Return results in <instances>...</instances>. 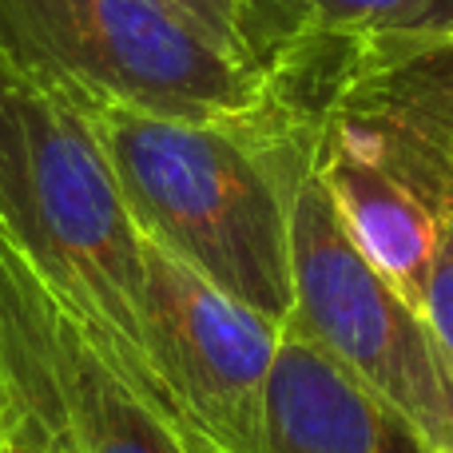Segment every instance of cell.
<instances>
[{
  "label": "cell",
  "instance_id": "cell-4",
  "mask_svg": "<svg viewBox=\"0 0 453 453\" xmlns=\"http://www.w3.org/2000/svg\"><path fill=\"white\" fill-rule=\"evenodd\" d=\"M295 306L287 330L311 338L346 374L406 414L453 453V354L410 303L354 247L319 172H306L290 215Z\"/></svg>",
  "mask_w": 453,
  "mask_h": 453
},
{
  "label": "cell",
  "instance_id": "cell-8",
  "mask_svg": "<svg viewBox=\"0 0 453 453\" xmlns=\"http://www.w3.org/2000/svg\"><path fill=\"white\" fill-rule=\"evenodd\" d=\"M311 143L314 172L334 199V211L354 247L410 303L422 306L434 263V239H438L430 203L378 159L362 156L346 143L319 140V135H311Z\"/></svg>",
  "mask_w": 453,
  "mask_h": 453
},
{
  "label": "cell",
  "instance_id": "cell-1",
  "mask_svg": "<svg viewBox=\"0 0 453 453\" xmlns=\"http://www.w3.org/2000/svg\"><path fill=\"white\" fill-rule=\"evenodd\" d=\"M92 127L135 231L226 298L287 326L290 215L314 143L282 111L266 124L175 119L132 104H72Z\"/></svg>",
  "mask_w": 453,
  "mask_h": 453
},
{
  "label": "cell",
  "instance_id": "cell-10",
  "mask_svg": "<svg viewBox=\"0 0 453 453\" xmlns=\"http://www.w3.org/2000/svg\"><path fill=\"white\" fill-rule=\"evenodd\" d=\"M434 263H430V282H426V298H422V314L430 319L434 334L441 338V346L453 354V151L446 159L441 183L434 191Z\"/></svg>",
  "mask_w": 453,
  "mask_h": 453
},
{
  "label": "cell",
  "instance_id": "cell-5",
  "mask_svg": "<svg viewBox=\"0 0 453 453\" xmlns=\"http://www.w3.org/2000/svg\"><path fill=\"white\" fill-rule=\"evenodd\" d=\"M140 255L151 358L180 410L188 453H271L266 390L282 326L143 234Z\"/></svg>",
  "mask_w": 453,
  "mask_h": 453
},
{
  "label": "cell",
  "instance_id": "cell-13",
  "mask_svg": "<svg viewBox=\"0 0 453 453\" xmlns=\"http://www.w3.org/2000/svg\"><path fill=\"white\" fill-rule=\"evenodd\" d=\"M0 434H4V418H0Z\"/></svg>",
  "mask_w": 453,
  "mask_h": 453
},
{
  "label": "cell",
  "instance_id": "cell-2",
  "mask_svg": "<svg viewBox=\"0 0 453 453\" xmlns=\"http://www.w3.org/2000/svg\"><path fill=\"white\" fill-rule=\"evenodd\" d=\"M0 231L100 362L183 446L143 311L140 231L76 108L0 60ZM188 453V446H183Z\"/></svg>",
  "mask_w": 453,
  "mask_h": 453
},
{
  "label": "cell",
  "instance_id": "cell-7",
  "mask_svg": "<svg viewBox=\"0 0 453 453\" xmlns=\"http://www.w3.org/2000/svg\"><path fill=\"white\" fill-rule=\"evenodd\" d=\"M266 446L271 453H446L322 346L287 326L266 390Z\"/></svg>",
  "mask_w": 453,
  "mask_h": 453
},
{
  "label": "cell",
  "instance_id": "cell-12",
  "mask_svg": "<svg viewBox=\"0 0 453 453\" xmlns=\"http://www.w3.org/2000/svg\"><path fill=\"white\" fill-rule=\"evenodd\" d=\"M0 453H72V449L40 438L36 430H4L0 434Z\"/></svg>",
  "mask_w": 453,
  "mask_h": 453
},
{
  "label": "cell",
  "instance_id": "cell-3",
  "mask_svg": "<svg viewBox=\"0 0 453 453\" xmlns=\"http://www.w3.org/2000/svg\"><path fill=\"white\" fill-rule=\"evenodd\" d=\"M0 60L68 104L266 124L258 76L167 0H0Z\"/></svg>",
  "mask_w": 453,
  "mask_h": 453
},
{
  "label": "cell",
  "instance_id": "cell-6",
  "mask_svg": "<svg viewBox=\"0 0 453 453\" xmlns=\"http://www.w3.org/2000/svg\"><path fill=\"white\" fill-rule=\"evenodd\" d=\"M453 44V0H234V48L290 119L362 76Z\"/></svg>",
  "mask_w": 453,
  "mask_h": 453
},
{
  "label": "cell",
  "instance_id": "cell-11",
  "mask_svg": "<svg viewBox=\"0 0 453 453\" xmlns=\"http://www.w3.org/2000/svg\"><path fill=\"white\" fill-rule=\"evenodd\" d=\"M167 4L188 12L199 28H207L223 48L239 56V48H234V0H167Z\"/></svg>",
  "mask_w": 453,
  "mask_h": 453
},
{
  "label": "cell",
  "instance_id": "cell-9",
  "mask_svg": "<svg viewBox=\"0 0 453 453\" xmlns=\"http://www.w3.org/2000/svg\"><path fill=\"white\" fill-rule=\"evenodd\" d=\"M24 258V255H20ZM32 271V266H28ZM44 319V362L52 374V390L60 398L64 438L72 453H183L175 434L127 394V386L100 362L88 346L76 322L44 295L40 279L32 274Z\"/></svg>",
  "mask_w": 453,
  "mask_h": 453
}]
</instances>
